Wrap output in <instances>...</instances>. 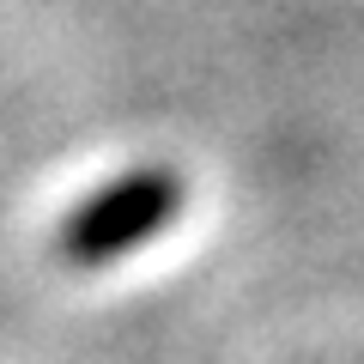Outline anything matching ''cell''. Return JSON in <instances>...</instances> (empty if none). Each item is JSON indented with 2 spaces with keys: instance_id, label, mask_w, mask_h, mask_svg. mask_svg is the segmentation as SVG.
Returning a JSON list of instances; mask_svg holds the SVG:
<instances>
[{
  "instance_id": "1",
  "label": "cell",
  "mask_w": 364,
  "mask_h": 364,
  "mask_svg": "<svg viewBox=\"0 0 364 364\" xmlns=\"http://www.w3.org/2000/svg\"><path fill=\"white\" fill-rule=\"evenodd\" d=\"M182 207H188V188H182L176 170L134 164L122 176L97 182L85 200H73L61 213V225H55V255L73 261V267H109V261L146 249L158 231H170L182 219Z\"/></svg>"
}]
</instances>
